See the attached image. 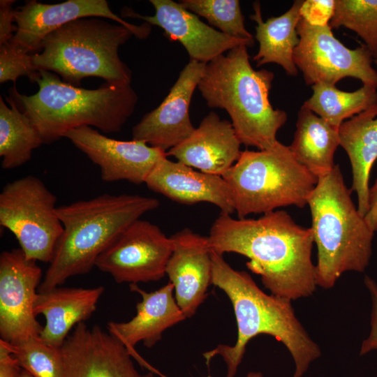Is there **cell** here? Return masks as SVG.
<instances>
[{
  "label": "cell",
  "instance_id": "obj_1",
  "mask_svg": "<svg viewBox=\"0 0 377 377\" xmlns=\"http://www.w3.org/2000/svg\"><path fill=\"white\" fill-rule=\"evenodd\" d=\"M207 237L215 252L248 258L247 268L260 276L273 295L292 302L316 289L311 229L297 224L285 211L237 219L220 213Z\"/></svg>",
  "mask_w": 377,
  "mask_h": 377
},
{
  "label": "cell",
  "instance_id": "obj_2",
  "mask_svg": "<svg viewBox=\"0 0 377 377\" xmlns=\"http://www.w3.org/2000/svg\"><path fill=\"white\" fill-rule=\"evenodd\" d=\"M211 257L212 283L226 293L232 305L237 338L233 346L220 344L203 353L206 363L221 355L227 366L226 377H235L248 343L258 335L267 334L288 350L295 364L293 377H302L321 351L296 317L291 302L266 294L249 274L233 269L212 249Z\"/></svg>",
  "mask_w": 377,
  "mask_h": 377
},
{
  "label": "cell",
  "instance_id": "obj_3",
  "mask_svg": "<svg viewBox=\"0 0 377 377\" xmlns=\"http://www.w3.org/2000/svg\"><path fill=\"white\" fill-rule=\"evenodd\" d=\"M159 205L151 197L104 193L58 207L63 232L38 292L89 273L99 256L128 226Z\"/></svg>",
  "mask_w": 377,
  "mask_h": 377
},
{
  "label": "cell",
  "instance_id": "obj_4",
  "mask_svg": "<svg viewBox=\"0 0 377 377\" xmlns=\"http://www.w3.org/2000/svg\"><path fill=\"white\" fill-rule=\"evenodd\" d=\"M38 91L20 94L15 86L10 97L31 120L44 144L84 126L103 133L119 132L133 113L138 96L131 84L105 82L96 89L70 84L50 71L39 70Z\"/></svg>",
  "mask_w": 377,
  "mask_h": 377
},
{
  "label": "cell",
  "instance_id": "obj_5",
  "mask_svg": "<svg viewBox=\"0 0 377 377\" xmlns=\"http://www.w3.org/2000/svg\"><path fill=\"white\" fill-rule=\"evenodd\" d=\"M274 73L255 70L247 46H237L206 64L198 89L208 107L225 110L241 142L260 150L272 147L287 114L269 100Z\"/></svg>",
  "mask_w": 377,
  "mask_h": 377
},
{
  "label": "cell",
  "instance_id": "obj_6",
  "mask_svg": "<svg viewBox=\"0 0 377 377\" xmlns=\"http://www.w3.org/2000/svg\"><path fill=\"white\" fill-rule=\"evenodd\" d=\"M339 165L318 178L307 205L317 247V286L332 288L346 272H364L372 253L374 232L353 201Z\"/></svg>",
  "mask_w": 377,
  "mask_h": 377
},
{
  "label": "cell",
  "instance_id": "obj_7",
  "mask_svg": "<svg viewBox=\"0 0 377 377\" xmlns=\"http://www.w3.org/2000/svg\"><path fill=\"white\" fill-rule=\"evenodd\" d=\"M133 35L126 27L104 18H80L47 35L40 51L32 54L33 64L38 71H52L75 87L87 77L131 84L132 72L120 59L119 48Z\"/></svg>",
  "mask_w": 377,
  "mask_h": 377
},
{
  "label": "cell",
  "instance_id": "obj_8",
  "mask_svg": "<svg viewBox=\"0 0 377 377\" xmlns=\"http://www.w3.org/2000/svg\"><path fill=\"white\" fill-rule=\"evenodd\" d=\"M222 177L238 219L282 207H304L318 182L295 159L289 146L279 141L267 149L242 151Z\"/></svg>",
  "mask_w": 377,
  "mask_h": 377
},
{
  "label": "cell",
  "instance_id": "obj_9",
  "mask_svg": "<svg viewBox=\"0 0 377 377\" xmlns=\"http://www.w3.org/2000/svg\"><path fill=\"white\" fill-rule=\"evenodd\" d=\"M57 198L37 177L7 183L0 193V225L17 239L29 260L50 263L63 232Z\"/></svg>",
  "mask_w": 377,
  "mask_h": 377
},
{
  "label": "cell",
  "instance_id": "obj_10",
  "mask_svg": "<svg viewBox=\"0 0 377 377\" xmlns=\"http://www.w3.org/2000/svg\"><path fill=\"white\" fill-rule=\"evenodd\" d=\"M300 43L294 52V62L305 83L335 85L344 77L360 80L377 89L374 59L365 45L355 49L345 46L329 25L312 26L300 17L297 27Z\"/></svg>",
  "mask_w": 377,
  "mask_h": 377
},
{
  "label": "cell",
  "instance_id": "obj_11",
  "mask_svg": "<svg viewBox=\"0 0 377 377\" xmlns=\"http://www.w3.org/2000/svg\"><path fill=\"white\" fill-rule=\"evenodd\" d=\"M172 241L156 225L138 219L99 256L96 267L118 283L156 281L165 275Z\"/></svg>",
  "mask_w": 377,
  "mask_h": 377
},
{
  "label": "cell",
  "instance_id": "obj_12",
  "mask_svg": "<svg viewBox=\"0 0 377 377\" xmlns=\"http://www.w3.org/2000/svg\"><path fill=\"white\" fill-rule=\"evenodd\" d=\"M36 262L20 248L0 255V334L9 343L39 337L43 328L34 312L42 276Z\"/></svg>",
  "mask_w": 377,
  "mask_h": 377
},
{
  "label": "cell",
  "instance_id": "obj_13",
  "mask_svg": "<svg viewBox=\"0 0 377 377\" xmlns=\"http://www.w3.org/2000/svg\"><path fill=\"white\" fill-rule=\"evenodd\" d=\"M90 17L112 20L140 39L148 38L151 31L147 22L133 24L114 14L106 0H68L53 4L31 0L15 9L16 31L10 41L27 53H38L47 35L68 22Z\"/></svg>",
  "mask_w": 377,
  "mask_h": 377
},
{
  "label": "cell",
  "instance_id": "obj_14",
  "mask_svg": "<svg viewBox=\"0 0 377 377\" xmlns=\"http://www.w3.org/2000/svg\"><path fill=\"white\" fill-rule=\"evenodd\" d=\"M64 377H154L140 374L119 340L96 325L78 323L61 347Z\"/></svg>",
  "mask_w": 377,
  "mask_h": 377
},
{
  "label": "cell",
  "instance_id": "obj_15",
  "mask_svg": "<svg viewBox=\"0 0 377 377\" xmlns=\"http://www.w3.org/2000/svg\"><path fill=\"white\" fill-rule=\"evenodd\" d=\"M64 138L100 168L101 179L106 182L145 183L159 160L167 156L165 151L142 141L112 139L87 126L72 129Z\"/></svg>",
  "mask_w": 377,
  "mask_h": 377
},
{
  "label": "cell",
  "instance_id": "obj_16",
  "mask_svg": "<svg viewBox=\"0 0 377 377\" xmlns=\"http://www.w3.org/2000/svg\"><path fill=\"white\" fill-rule=\"evenodd\" d=\"M205 66L189 60L161 103L133 127L132 140L167 153L193 133L195 128L191 121L189 107Z\"/></svg>",
  "mask_w": 377,
  "mask_h": 377
},
{
  "label": "cell",
  "instance_id": "obj_17",
  "mask_svg": "<svg viewBox=\"0 0 377 377\" xmlns=\"http://www.w3.org/2000/svg\"><path fill=\"white\" fill-rule=\"evenodd\" d=\"M154 15H142L124 8L122 15L141 19L161 27L170 40L178 41L186 49L190 60L207 64L218 56L250 42L234 38L217 31L202 22L195 14L172 0H150Z\"/></svg>",
  "mask_w": 377,
  "mask_h": 377
},
{
  "label": "cell",
  "instance_id": "obj_18",
  "mask_svg": "<svg viewBox=\"0 0 377 377\" xmlns=\"http://www.w3.org/2000/svg\"><path fill=\"white\" fill-rule=\"evenodd\" d=\"M170 238L172 251L165 274L174 287L177 305L186 318H191L205 300L208 287L212 284L208 237L185 228Z\"/></svg>",
  "mask_w": 377,
  "mask_h": 377
},
{
  "label": "cell",
  "instance_id": "obj_19",
  "mask_svg": "<svg viewBox=\"0 0 377 377\" xmlns=\"http://www.w3.org/2000/svg\"><path fill=\"white\" fill-rule=\"evenodd\" d=\"M129 287L142 297L136 304V315L128 322H108L107 328L141 365L148 367L149 364L138 355L134 346L142 342L146 347L151 348L161 339L164 331L186 318L176 302L170 282L150 293L141 289L138 284H129Z\"/></svg>",
  "mask_w": 377,
  "mask_h": 377
},
{
  "label": "cell",
  "instance_id": "obj_20",
  "mask_svg": "<svg viewBox=\"0 0 377 377\" xmlns=\"http://www.w3.org/2000/svg\"><path fill=\"white\" fill-rule=\"evenodd\" d=\"M145 184L151 191L183 205L206 202L217 206L221 214L234 213V204L222 176L194 170L167 156L155 165Z\"/></svg>",
  "mask_w": 377,
  "mask_h": 377
},
{
  "label": "cell",
  "instance_id": "obj_21",
  "mask_svg": "<svg viewBox=\"0 0 377 377\" xmlns=\"http://www.w3.org/2000/svg\"><path fill=\"white\" fill-rule=\"evenodd\" d=\"M241 145L231 121L210 112L188 138L166 154L201 172L223 176L239 158Z\"/></svg>",
  "mask_w": 377,
  "mask_h": 377
},
{
  "label": "cell",
  "instance_id": "obj_22",
  "mask_svg": "<svg viewBox=\"0 0 377 377\" xmlns=\"http://www.w3.org/2000/svg\"><path fill=\"white\" fill-rule=\"evenodd\" d=\"M104 287L92 288L56 287L38 292L35 303L36 316L45 318L39 338L46 343L60 348L69 332L96 310Z\"/></svg>",
  "mask_w": 377,
  "mask_h": 377
},
{
  "label": "cell",
  "instance_id": "obj_23",
  "mask_svg": "<svg viewBox=\"0 0 377 377\" xmlns=\"http://www.w3.org/2000/svg\"><path fill=\"white\" fill-rule=\"evenodd\" d=\"M339 145L349 158L352 191L357 198V209L365 217L369 209V178L377 159V103L343 121L339 128Z\"/></svg>",
  "mask_w": 377,
  "mask_h": 377
},
{
  "label": "cell",
  "instance_id": "obj_24",
  "mask_svg": "<svg viewBox=\"0 0 377 377\" xmlns=\"http://www.w3.org/2000/svg\"><path fill=\"white\" fill-rule=\"evenodd\" d=\"M302 1H295L285 13L265 22L262 17L260 3H253L254 13L250 18L256 23L255 37L259 43L258 51L253 57L256 66L274 63L280 65L288 75H297L294 52L300 43L297 27Z\"/></svg>",
  "mask_w": 377,
  "mask_h": 377
},
{
  "label": "cell",
  "instance_id": "obj_25",
  "mask_svg": "<svg viewBox=\"0 0 377 377\" xmlns=\"http://www.w3.org/2000/svg\"><path fill=\"white\" fill-rule=\"evenodd\" d=\"M339 146V129L302 105L289 146L295 159L319 178L334 168V154Z\"/></svg>",
  "mask_w": 377,
  "mask_h": 377
},
{
  "label": "cell",
  "instance_id": "obj_26",
  "mask_svg": "<svg viewBox=\"0 0 377 377\" xmlns=\"http://www.w3.org/2000/svg\"><path fill=\"white\" fill-rule=\"evenodd\" d=\"M7 106L0 97V156L3 169H13L31 160L33 151L44 144L29 118L9 96Z\"/></svg>",
  "mask_w": 377,
  "mask_h": 377
},
{
  "label": "cell",
  "instance_id": "obj_27",
  "mask_svg": "<svg viewBox=\"0 0 377 377\" xmlns=\"http://www.w3.org/2000/svg\"><path fill=\"white\" fill-rule=\"evenodd\" d=\"M311 89L313 94L303 105L338 129L346 119L377 103V89L369 85L354 91L325 83L315 84Z\"/></svg>",
  "mask_w": 377,
  "mask_h": 377
},
{
  "label": "cell",
  "instance_id": "obj_28",
  "mask_svg": "<svg viewBox=\"0 0 377 377\" xmlns=\"http://www.w3.org/2000/svg\"><path fill=\"white\" fill-rule=\"evenodd\" d=\"M330 26L355 32L377 59V0H335Z\"/></svg>",
  "mask_w": 377,
  "mask_h": 377
},
{
  "label": "cell",
  "instance_id": "obj_29",
  "mask_svg": "<svg viewBox=\"0 0 377 377\" xmlns=\"http://www.w3.org/2000/svg\"><path fill=\"white\" fill-rule=\"evenodd\" d=\"M186 10L206 19L221 32L254 44L252 34L245 27L244 17L237 0H180Z\"/></svg>",
  "mask_w": 377,
  "mask_h": 377
},
{
  "label": "cell",
  "instance_id": "obj_30",
  "mask_svg": "<svg viewBox=\"0 0 377 377\" xmlns=\"http://www.w3.org/2000/svg\"><path fill=\"white\" fill-rule=\"evenodd\" d=\"M8 345L22 369L34 377H64L61 347L49 345L39 337Z\"/></svg>",
  "mask_w": 377,
  "mask_h": 377
},
{
  "label": "cell",
  "instance_id": "obj_31",
  "mask_svg": "<svg viewBox=\"0 0 377 377\" xmlns=\"http://www.w3.org/2000/svg\"><path fill=\"white\" fill-rule=\"evenodd\" d=\"M39 71L34 66L32 54L27 53L10 41L0 45V82L15 83L22 76L36 82Z\"/></svg>",
  "mask_w": 377,
  "mask_h": 377
},
{
  "label": "cell",
  "instance_id": "obj_32",
  "mask_svg": "<svg viewBox=\"0 0 377 377\" xmlns=\"http://www.w3.org/2000/svg\"><path fill=\"white\" fill-rule=\"evenodd\" d=\"M335 9V0L303 1L300 9V17L316 27L329 25Z\"/></svg>",
  "mask_w": 377,
  "mask_h": 377
},
{
  "label": "cell",
  "instance_id": "obj_33",
  "mask_svg": "<svg viewBox=\"0 0 377 377\" xmlns=\"http://www.w3.org/2000/svg\"><path fill=\"white\" fill-rule=\"evenodd\" d=\"M364 284L371 295L372 308L371 331L369 337L362 341L360 350V355L377 350V283L369 276H366Z\"/></svg>",
  "mask_w": 377,
  "mask_h": 377
},
{
  "label": "cell",
  "instance_id": "obj_34",
  "mask_svg": "<svg viewBox=\"0 0 377 377\" xmlns=\"http://www.w3.org/2000/svg\"><path fill=\"white\" fill-rule=\"evenodd\" d=\"M14 2V0L0 1V45L9 42L16 31L13 24L15 9L12 7Z\"/></svg>",
  "mask_w": 377,
  "mask_h": 377
},
{
  "label": "cell",
  "instance_id": "obj_35",
  "mask_svg": "<svg viewBox=\"0 0 377 377\" xmlns=\"http://www.w3.org/2000/svg\"><path fill=\"white\" fill-rule=\"evenodd\" d=\"M22 369L8 343L0 340V377H21Z\"/></svg>",
  "mask_w": 377,
  "mask_h": 377
},
{
  "label": "cell",
  "instance_id": "obj_36",
  "mask_svg": "<svg viewBox=\"0 0 377 377\" xmlns=\"http://www.w3.org/2000/svg\"><path fill=\"white\" fill-rule=\"evenodd\" d=\"M365 220L370 228L377 231V179L369 190V209Z\"/></svg>",
  "mask_w": 377,
  "mask_h": 377
},
{
  "label": "cell",
  "instance_id": "obj_37",
  "mask_svg": "<svg viewBox=\"0 0 377 377\" xmlns=\"http://www.w3.org/2000/svg\"><path fill=\"white\" fill-rule=\"evenodd\" d=\"M162 377H166V376H162ZM207 377H212V376L211 375H208ZM246 377H264V376L261 372L251 371L247 374Z\"/></svg>",
  "mask_w": 377,
  "mask_h": 377
},
{
  "label": "cell",
  "instance_id": "obj_38",
  "mask_svg": "<svg viewBox=\"0 0 377 377\" xmlns=\"http://www.w3.org/2000/svg\"><path fill=\"white\" fill-rule=\"evenodd\" d=\"M21 377H34V376L32 375H31L27 371L22 369Z\"/></svg>",
  "mask_w": 377,
  "mask_h": 377
},
{
  "label": "cell",
  "instance_id": "obj_39",
  "mask_svg": "<svg viewBox=\"0 0 377 377\" xmlns=\"http://www.w3.org/2000/svg\"><path fill=\"white\" fill-rule=\"evenodd\" d=\"M374 62L376 63V66H377V59H375L374 60Z\"/></svg>",
  "mask_w": 377,
  "mask_h": 377
}]
</instances>
